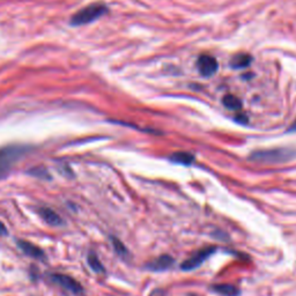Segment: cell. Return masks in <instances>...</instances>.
Wrapping results in <instances>:
<instances>
[{"instance_id": "2", "label": "cell", "mask_w": 296, "mask_h": 296, "mask_svg": "<svg viewBox=\"0 0 296 296\" xmlns=\"http://www.w3.org/2000/svg\"><path fill=\"white\" fill-rule=\"evenodd\" d=\"M296 152L292 148H273L264 151L254 152L250 155V160L261 164H280L294 158Z\"/></svg>"}, {"instance_id": "11", "label": "cell", "mask_w": 296, "mask_h": 296, "mask_svg": "<svg viewBox=\"0 0 296 296\" xmlns=\"http://www.w3.org/2000/svg\"><path fill=\"white\" fill-rule=\"evenodd\" d=\"M251 62L252 58L250 56L245 55V53H239V55H236L231 58L230 65L232 68H244L250 65Z\"/></svg>"}, {"instance_id": "10", "label": "cell", "mask_w": 296, "mask_h": 296, "mask_svg": "<svg viewBox=\"0 0 296 296\" xmlns=\"http://www.w3.org/2000/svg\"><path fill=\"white\" fill-rule=\"evenodd\" d=\"M169 159H170V161L174 162V164L183 165H190L195 162V155L188 152H176Z\"/></svg>"}, {"instance_id": "1", "label": "cell", "mask_w": 296, "mask_h": 296, "mask_svg": "<svg viewBox=\"0 0 296 296\" xmlns=\"http://www.w3.org/2000/svg\"><path fill=\"white\" fill-rule=\"evenodd\" d=\"M108 11L109 9L105 4H103V2H94V4L86 6V7L76 12L75 14H73L69 23H71V26L74 27L88 25V23H92L99 18H102L103 15H105L108 13Z\"/></svg>"}, {"instance_id": "13", "label": "cell", "mask_w": 296, "mask_h": 296, "mask_svg": "<svg viewBox=\"0 0 296 296\" xmlns=\"http://www.w3.org/2000/svg\"><path fill=\"white\" fill-rule=\"evenodd\" d=\"M214 292L224 296H238V289L232 285H217L213 287Z\"/></svg>"}, {"instance_id": "5", "label": "cell", "mask_w": 296, "mask_h": 296, "mask_svg": "<svg viewBox=\"0 0 296 296\" xmlns=\"http://www.w3.org/2000/svg\"><path fill=\"white\" fill-rule=\"evenodd\" d=\"M215 250H217V248L211 247V248L201 249V250L197 251L194 256H192V257L186 259L185 262H183L182 270L191 271V270H195V268L199 267V266H200L202 263H204L206 259H207Z\"/></svg>"}, {"instance_id": "9", "label": "cell", "mask_w": 296, "mask_h": 296, "mask_svg": "<svg viewBox=\"0 0 296 296\" xmlns=\"http://www.w3.org/2000/svg\"><path fill=\"white\" fill-rule=\"evenodd\" d=\"M39 217L43 219V221L50 226H61L63 225V220L61 215L56 213L53 209L49 207H41L38 208Z\"/></svg>"}, {"instance_id": "3", "label": "cell", "mask_w": 296, "mask_h": 296, "mask_svg": "<svg viewBox=\"0 0 296 296\" xmlns=\"http://www.w3.org/2000/svg\"><path fill=\"white\" fill-rule=\"evenodd\" d=\"M26 152L27 148L21 146H6L0 149V178L7 174L15 161H18Z\"/></svg>"}, {"instance_id": "14", "label": "cell", "mask_w": 296, "mask_h": 296, "mask_svg": "<svg viewBox=\"0 0 296 296\" xmlns=\"http://www.w3.org/2000/svg\"><path fill=\"white\" fill-rule=\"evenodd\" d=\"M224 104L230 110H239L242 108V102L234 95H227L224 98Z\"/></svg>"}, {"instance_id": "6", "label": "cell", "mask_w": 296, "mask_h": 296, "mask_svg": "<svg viewBox=\"0 0 296 296\" xmlns=\"http://www.w3.org/2000/svg\"><path fill=\"white\" fill-rule=\"evenodd\" d=\"M198 71L202 76H212L218 71V62L212 56H200L197 62Z\"/></svg>"}, {"instance_id": "15", "label": "cell", "mask_w": 296, "mask_h": 296, "mask_svg": "<svg viewBox=\"0 0 296 296\" xmlns=\"http://www.w3.org/2000/svg\"><path fill=\"white\" fill-rule=\"evenodd\" d=\"M111 242H112V245H114V249L115 251L117 252V254L121 256V257H128L129 256V251L128 249L125 248V245L122 243L121 241H119L118 238L116 237H111Z\"/></svg>"}, {"instance_id": "7", "label": "cell", "mask_w": 296, "mask_h": 296, "mask_svg": "<svg viewBox=\"0 0 296 296\" xmlns=\"http://www.w3.org/2000/svg\"><path fill=\"white\" fill-rule=\"evenodd\" d=\"M18 245L27 256H29V257L35 258V259H44L45 258L44 251H43L39 247H37V245L33 244L32 242L19 241Z\"/></svg>"}, {"instance_id": "12", "label": "cell", "mask_w": 296, "mask_h": 296, "mask_svg": "<svg viewBox=\"0 0 296 296\" xmlns=\"http://www.w3.org/2000/svg\"><path fill=\"white\" fill-rule=\"evenodd\" d=\"M87 262H88L89 267H91L94 272H96V273L102 274V273H104V272H105L104 266H103L101 261H99V257L94 254V252H91V254L88 255Z\"/></svg>"}, {"instance_id": "16", "label": "cell", "mask_w": 296, "mask_h": 296, "mask_svg": "<svg viewBox=\"0 0 296 296\" xmlns=\"http://www.w3.org/2000/svg\"><path fill=\"white\" fill-rule=\"evenodd\" d=\"M7 235V228L5 227V225L0 221V236Z\"/></svg>"}, {"instance_id": "8", "label": "cell", "mask_w": 296, "mask_h": 296, "mask_svg": "<svg viewBox=\"0 0 296 296\" xmlns=\"http://www.w3.org/2000/svg\"><path fill=\"white\" fill-rule=\"evenodd\" d=\"M172 264H174V259H172L170 256L164 255L161 256V257H159L158 259H155V261L148 263L147 268L154 272H161L170 268Z\"/></svg>"}, {"instance_id": "4", "label": "cell", "mask_w": 296, "mask_h": 296, "mask_svg": "<svg viewBox=\"0 0 296 296\" xmlns=\"http://www.w3.org/2000/svg\"><path fill=\"white\" fill-rule=\"evenodd\" d=\"M51 279L55 284L61 286L62 288L66 289V291H68L69 293H72V294L74 295L82 294V291H84V289H82V286L80 285L74 278L69 277L67 274L56 273L51 275Z\"/></svg>"}, {"instance_id": "17", "label": "cell", "mask_w": 296, "mask_h": 296, "mask_svg": "<svg viewBox=\"0 0 296 296\" xmlns=\"http://www.w3.org/2000/svg\"><path fill=\"white\" fill-rule=\"evenodd\" d=\"M289 131H293V132H294V131H296V119H295V122H294V123H293V124H292V126H291V129H289Z\"/></svg>"}]
</instances>
